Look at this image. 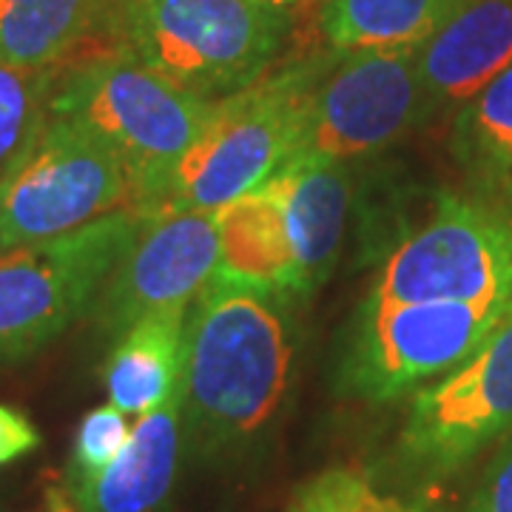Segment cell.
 Returning a JSON list of instances; mask_svg holds the SVG:
<instances>
[{
  "label": "cell",
  "instance_id": "obj_1",
  "mask_svg": "<svg viewBox=\"0 0 512 512\" xmlns=\"http://www.w3.org/2000/svg\"><path fill=\"white\" fill-rule=\"evenodd\" d=\"M291 299L217 271L191 299L180 393L200 450L242 447L276 416L291 379Z\"/></svg>",
  "mask_w": 512,
  "mask_h": 512
},
{
  "label": "cell",
  "instance_id": "obj_2",
  "mask_svg": "<svg viewBox=\"0 0 512 512\" xmlns=\"http://www.w3.org/2000/svg\"><path fill=\"white\" fill-rule=\"evenodd\" d=\"M49 111L83 123L123 160L146 217L211 123L217 100L183 89L126 49H111L55 72Z\"/></svg>",
  "mask_w": 512,
  "mask_h": 512
},
{
  "label": "cell",
  "instance_id": "obj_3",
  "mask_svg": "<svg viewBox=\"0 0 512 512\" xmlns=\"http://www.w3.org/2000/svg\"><path fill=\"white\" fill-rule=\"evenodd\" d=\"M288 23L259 0H120L114 29L148 69L222 100L268 72Z\"/></svg>",
  "mask_w": 512,
  "mask_h": 512
},
{
  "label": "cell",
  "instance_id": "obj_4",
  "mask_svg": "<svg viewBox=\"0 0 512 512\" xmlns=\"http://www.w3.org/2000/svg\"><path fill=\"white\" fill-rule=\"evenodd\" d=\"M325 60L262 74L217 100V111L146 217L174 211H220L262 185L288 160L305 103Z\"/></svg>",
  "mask_w": 512,
  "mask_h": 512
},
{
  "label": "cell",
  "instance_id": "obj_5",
  "mask_svg": "<svg viewBox=\"0 0 512 512\" xmlns=\"http://www.w3.org/2000/svg\"><path fill=\"white\" fill-rule=\"evenodd\" d=\"M143 222L137 208H120L66 237L0 254V365L35 356L92 311Z\"/></svg>",
  "mask_w": 512,
  "mask_h": 512
},
{
  "label": "cell",
  "instance_id": "obj_6",
  "mask_svg": "<svg viewBox=\"0 0 512 512\" xmlns=\"http://www.w3.org/2000/svg\"><path fill=\"white\" fill-rule=\"evenodd\" d=\"M512 313V296L484 302H373L348 333L339 382L382 404L439 382L476 353Z\"/></svg>",
  "mask_w": 512,
  "mask_h": 512
},
{
  "label": "cell",
  "instance_id": "obj_7",
  "mask_svg": "<svg viewBox=\"0 0 512 512\" xmlns=\"http://www.w3.org/2000/svg\"><path fill=\"white\" fill-rule=\"evenodd\" d=\"M120 208H137L123 160L83 123L52 111L0 180V222L12 245L66 237Z\"/></svg>",
  "mask_w": 512,
  "mask_h": 512
},
{
  "label": "cell",
  "instance_id": "obj_8",
  "mask_svg": "<svg viewBox=\"0 0 512 512\" xmlns=\"http://www.w3.org/2000/svg\"><path fill=\"white\" fill-rule=\"evenodd\" d=\"M416 49L339 52L336 63L325 60L282 165L348 163L382 151L424 123L430 114Z\"/></svg>",
  "mask_w": 512,
  "mask_h": 512
},
{
  "label": "cell",
  "instance_id": "obj_9",
  "mask_svg": "<svg viewBox=\"0 0 512 512\" xmlns=\"http://www.w3.org/2000/svg\"><path fill=\"white\" fill-rule=\"evenodd\" d=\"M512 296V220L487 205L444 197L416 234L387 256L373 302H484Z\"/></svg>",
  "mask_w": 512,
  "mask_h": 512
},
{
  "label": "cell",
  "instance_id": "obj_10",
  "mask_svg": "<svg viewBox=\"0 0 512 512\" xmlns=\"http://www.w3.org/2000/svg\"><path fill=\"white\" fill-rule=\"evenodd\" d=\"M510 436L512 313L464 365L416 393L399 453L421 476L441 478Z\"/></svg>",
  "mask_w": 512,
  "mask_h": 512
},
{
  "label": "cell",
  "instance_id": "obj_11",
  "mask_svg": "<svg viewBox=\"0 0 512 512\" xmlns=\"http://www.w3.org/2000/svg\"><path fill=\"white\" fill-rule=\"evenodd\" d=\"M220 265L217 211L146 217L92 305L94 328L117 342L131 325L165 308L191 305Z\"/></svg>",
  "mask_w": 512,
  "mask_h": 512
},
{
  "label": "cell",
  "instance_id": "obj_12",
  "mask_svg": "<svg viewBox=\"0 0 512 512\" xmlns=\"http://www.w3.org/2000/svg\"><path fill=\"white\" fill-rule=\"evenodd\" d=\"M416 63L427 114L461 109L512 66V0H453Z\"/></svg>",
  "mask_w": 512,
  "mask_h": 512
},
{
  "label": "cell",
  "instance_id": "obj_13",
  "mask_svg": "<svg viewBox=\"0 0 512 512\" xmlns=\"http://www.w3.org/2000/svg\"><path fill=\"white\" fill-rule=\"evenodd\" d=\"M183 450V393L131 427L128 444L106 473L66 481L80 512H160L171 495Z\"/></svg>",
  "mask_w": 512,
  "mask_h": 512
},
{
  "label": "cell",
  "instance_id": "obj_14",
  "mask_svg": "<svg viewBox=\"0 0 512 512\" xmlns=\"http://www.w3.org/2000/svg\"><path fill=\"white\" fill-rule=\"evenodd\" d=\"M276 185L291 234L299 293L316 291L333 271L350 208L345 163H288L268 177Z\"/></svg>",
  "mask_w": 512,
  "mask_h": 512
},
{
  "label": "cell",
  "instance_id": "obj_15",
  "mask_svg": "<svg viewBox=\"0 0 512 512\" xmlns=\"http://www.w3.org/2000/svg\"><path fill=\"white\" fill-rule=\"evenodd\" d=\"M217 234V274L268 291L291 296L299 293V271L285 222V205L271 180L222 205L217 211Z\"/></svg>",
  "mask_w": 512,
  "mask_h": 512
},
{
  "label": "cell",
  "instance_id": "obj_16",
  "mask_svg": "<svg viewBox=\"0 0 512 512\" xmlns=\"http://www.w3.org/2000/svg\"><path fill=\"white\" fill-rule=\"evenodd\" d=\"M185 316L188 305L151 313L114 342L103 376L111 404L126 416H146L180 393Z\"/></svg>",
  "mask_w": 512,
  "mask_h": 512
},
{
  "label": "cell",
  "instance_id": "obj_17",
  "mask_svg": "<svg viewBox=\"0 0 512 512\" xmlns=\"http://www.w3.org/2000/svg\"><path fill=\"white\" fill-rule=\"evenodd\" d=\"M117 9L120 0H0V63L66 69Z\"/></svg>",
  "mask_w": 512,
  "mask_h": 512
},
{
  "label": "cell",
  "instance_id": "obj_18",
  "mask_svg": "<svg viewBox=\"0 0 512 512\" xmlns=\"http://www.w3.org/2000/svg\"><path fill=\"white\" fill-rule=\"evenodd\" d=\"M450 6L453 0H325L319 32L336 52L416 49Z\"/></svg>",
  "mask_w": 512,
  "mask_h": 512
},
{
  "label": "cell",
  "instance_id": "obj_19",
  "mask_svg": "<svg viewBox=\"0 0 512 512\" xmlns=\"http://www.w3.org/2000/svg\"><path fill=\"white\" fill-rule=\"evenodd\" d=\"M453 151L484 174L512 171V66L464 103L456 117Z\"/></svg>",
  "mask_w": 512,
  "mask_h": 512
},
{
  "label": "cell",
  "instance_id": "obj_20",
  "mask_svg": "<svg viewBox=\"0 0 512 512\" xmlns=\"http://www.w3.org/2000/svg\"><path fill=\"white\" fill-rule=\"evenodd\" d=\"M55 72L0 63V180L29 151L49 117Z\"/></svg>",
  "mask_w": 512,
  "mask_h": 512
},
{
  "label": "cell",
  "instance_id": "obj_21",
  "mask_svg": "<svg viewBox=\"0 0 512 512\" xmlns=\"http://www.w3.org/2000/svg\"><path fill=\"white\" fill-rule=\"evenodd\" d=\"M128 436L131 427L123 410H117L114 404L94 407L92 413L83 416L74 433L72 464L66 470V481H86L106 473L114 458L123 453Z\"/></svg>",
  "mask_w": 512,
  "mask_h": 512
},
{
  "label": "cell",
  "instance_id": "obj_22",
  "mask_svg": "<svg viewBox=\"0 0 512 512\" xmlns=\"http://www.w3.org/2000/svg\"><path fill=\"white\" fill-rule=\"evenodd\" d=\"M359 478L350 470H328L299 490L291 512H356L353 501Z\"/></svg>",
  "mask_w": 512,
  "mask_h": 512
},
{
  "label": "cell",
  "instance_id": "obj_23",
  "mask_svg": "<svg viewBox=\"0 0 512 512\" xmlns=\"http://www.w3.org/2000/svg\"><path fill=\"white\" fill-rule=\"evenodd\" d=\"M467 512H512V436L487 464Z\"/></svg>",
  "mask_w": 512,
  "mask_h": 512
},
{
  "label": "cell",
  "instance_id": "obj_24",
  "mask_svg": "<svg viewBox=\"0 0 512 512\" xmlns=\"http://www.w3.org/2000/svg\"><path fill=\"white\" fill-rule=\"evenodd\" d=\"M40 447V433L26 413L0 404V467L29 456Z\"/></svg>",
  "mask_w": 512,
  "mask_h": 512
},
{
  "label": "cell",
  "instance_id": "obj_25",
  "mask_svg": "<svg viewBox=\"0 0 512 512\" xmlns=\"http://www.w3.org/2000/svg\"><path fill=\"white\" fill-rule=\"evenodd\" d=\"M356 512H413L410 507H404L402 501L396 498H387L379 495L365 478H359V487H356V501H353Z\"/></svg>",
  "mask_w": 512,
  "mask_h": 512
},
{
  "label": "cell",
  "instance_id": "obj_26",
  "mask_svg": "<svg viewBox=\"0 0 512 512\" xmlns=\"http://www.w3.org/2000/svg\"><path fill=\"white\" fill-rule=\"evenodd\" d=\"M46 512H80L66 484H57V487L46 490Z\"/></svg>",
  "mask_w": 512,
  "mask_h": 512
},
{
  "label": "cell",
  "instance_id": "obj_27",
  "mask_svg": "<svg viewBox=\"0 0 512 512\" xmlns=\"http://www.w3.org/2000/svg\"><path fill=\"white\" fill-rule=\"evenodd\" d=\"M9 248H15V245H12V239H9L6 228H3V222H0V254H6Z\"/></svg>",
  "mask_w": 512,
  "mask_h": 512
},
{
  "label": "cell",
  "instance_id": "obj_28",
  "mask_svg": "<svg viewBox=\"0 0 512 512\" xmlns=\"http://www.w3.org/2000/svg\"><path fill=\"white\" fill-rule=\"evenodd\" d=\"M259 3H268V6H279V9H288V6L299 3V0H259Z\"/></svg>",
  "mask_w": 512,
  "mask_h": 512
}]
</instances>
